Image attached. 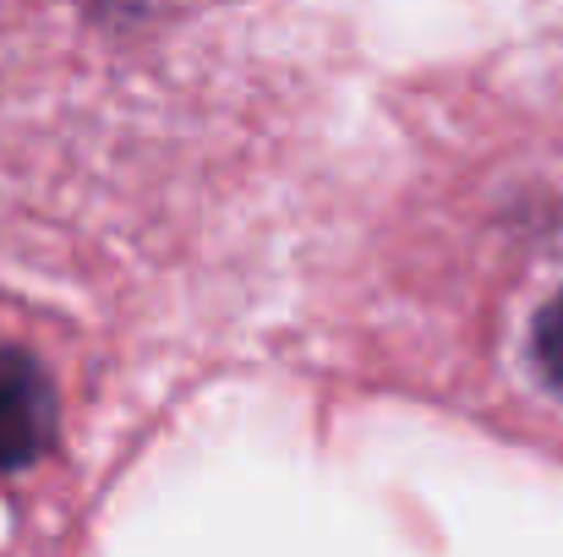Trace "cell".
<instances>
[{
  "instance_id": "obj_1",
  "label": "cell",
  "mask_w": 563,
  "mask_h": 557,
  "mask_svg": "<svg viewBox=\"0 0 563 557\" xmlns=\"http://www.w3.org/2000/svg\"><path fill=\"white\" fill-rule=\"evenodd\" d=\"M55 437V388L22 350H0V465H33Z\"/></svg>"
},
{
  "instance_id": "obj_2",
  "label": "cell",
  "mask_w": 563,
  "mask_h": 557,
  "mask_svg": "<svg viewBox=\"0 0 563 557\" xmlns=\"http://www.w3.org/2000/svg\"><path fill=\"white\" fill-rule=\"evenodd\" d=\"M531 350H537V367L548 371L553 382H563V296L553 307H542L537 334H531Z\"/></svg>"
}]
</instances>
